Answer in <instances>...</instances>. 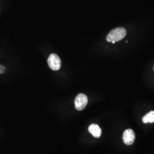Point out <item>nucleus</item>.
Here are the masks:
<instances>
[{"instance_id":"obj_7","label":"nucleus","mask_w":154,"mask_h":154,"mask_svg":"<svg viewBox=\"0 0 154 154\" xmlns=\"http://www.w3.org/2000/svg\"><path fill=\"white\" fill-rule=\"evenodd\" d=\"M4 70H5L4 67H3L2 66H1L0 67V73H3L4 72Z\"/></svg>"},{"instance_id":"obj_6","label":"nucleus","mask_w":154,"mask_h":154,"mask_svg":"<svg viewBox=\"0 0 154 154\" xmlns=\"http://www.w3.org/2000/svg\"><path fill=\"white\" fill-rule=\"evenodd\" d=\"M142 121L144 123H154V111H151L149 112L146 116H144L142 118Z\"/></svg>"},{"instance_id":"obj_5","label":"nucleus","mask_w":154,"mask_h":154,"mask_svg":"<svg viewBox=\"0 0 154 154\" xmlns=\"http://www.w3.org/2000/svg\"><path fill=\"white\" fill-rule=\"evenodd\" d=\"M88 131L91 133L94 137L99 138L102 134L101 128L96 124H92L88 127Z\"/></svg>"},{"instance_id":"obj_3","label":"nucleus","mask_w":154,"mask_h":154,"mask_svg":"<svg viewBox=\"0 0 154 154\" xmlns=\"http://www.w3.org/2000/svg\"><path fill=\"white\" fill-rule=\"evenodd\" d=\"M88 103V97L84 94H79L74 100L75 109L79 111L83 110L86 107Z\"/></svg>"},{"instance_id":"obj_2","label":"nucleus","mask_w":154,"mask_h":154,"mask_svg":"<svg viewBox=\"0 0 154 154\" xmlns=\"http://www.w3.org/2000/svg\"><path fill=\"white\" fill-rule=\"evenodd\" d=\"M48 63L50 69L54 71H57L60 69L61 61L58 55L55 54H51L48 59Z\"/></svg>"},{"instance_id":"obj_8","label":"nucleus","mask_w":154,"mask_h":154,"mask_svg":"<svg viewBox=\"0 0 154 154\" xmlns=\"http://www.w3.org/2000/svg\"></svg>"},{"instance_id":"obj_1","label":"nucleus","mask_w":154,"mask_h":154,"mask_svg":"<svg viewBox=\"0 0 154 154\" xmlns=\"http://www.w3.org/2000/svg\"><path fill=\"white\" fill-rule=\"evenodd\" d=\"M127 34L126 30L125 28H117L112 30L107 36L106 40L109 42L115 44L116 42L119 41L124 38Z\"/></svg>"},{"instance_id":"obj_4","label":"nucleus","mask_w":154,"mask_h":154,"mask_svg":"<svg viewBox=\"0 0 154 154\" xmlns=\"http://www.w3.org/2000/svg\"><path fill=\"white\" fill-rule=\"evenodd\" d=\"M135 139V134L131 129H127L125 131L123 135V140L127 145L132 144Z\"/></svg>"}]
</instances>
